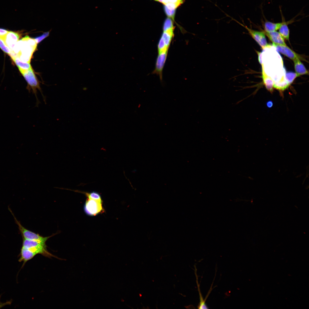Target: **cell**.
<instances>
[{
  "label": "cell",
  "mask_w": 309,
  "mask_h": 309,
  "mask_svg": "<svg viewBox=\"0 0 309 309\" xmlns=\"http://www.w3.org/2000/svg\"><path fill=\"white\" fill-rule=\"evenodd\" d=\"M282 19V24L279 29V32L284 39L289 41L290 37V31L288 26V25L293 22L294 19L286 21L285 18L280 11Z\"/></svg>",
  "instance_id": "obj_11"
},
{
  "label": "cell",
  "mask_w": 309,
  "mask_h": 309,
  "mask_svg": "<svg viewBox=\"0 0 309 309\" xmlns=\"http://www.w3.org/2000/svg\"><path fill=\"white\" fill-rule=\"evenodd\" d=\"M174 21L170 18H167L165 20L163 26V31H174L175 27Z\"/></svg>",
  "instance_id": "obj_18"
},
{
  "label": "cell",
  "mask_w": 309,
  "mask_h": 309,
  "mask_svg": "<svg viewBox=\"0 0 309 309\" xmlns=\"http://www.w3.org/2000/svg\"><path fill=\"white\" fill-rule=\"evenodd\" d=\"M8 32L7 30L0 28V38L4 40Z\"/></svg>",
  "instance_id": "obj_25"
},
{
  "label": "cell",
  "mask_w": 309,
  "mask_h": 309,
  "mask_svg": "<svg viewBox=\"0 0 309 309\" xmlns=\"http://www.w3.org/2000/svg\"><path fill=\"white\" fill-rule=\"evenodd\" d=\"M282 22L274 23L269 21H266L264 24V31L266 32L276 31L282 24Z\"/></svg>",
  "instance_id": "obj_15"
},
{
  "label": "cell",
  "mask_w": 309,
  "mask_h": 309,
  "mask_svg": "<svg viewBox=\"0 0 309 309\" xmlns=\"http://www.w3.org/2000/svg\"><path fill=\"white\" fill-rule=\"evenodd\" d=\"M168 53V51L158 53L155 68L152 72L153 74L158 75L161 80L162 79L163 71L166 62Z\"/></svg>",
  "instance_id": "obj_8"
},
{
  "label": "cell",
  "mask_w": 309,
  "mask_h": 309,
  "mask_svg": "<svg viewBox=\"0 0 309 309\" xmlns=\"http://www.w3.org/2000/svg\"><path fill=\"white\" fill-rule=\"evenodd\" d=\"M22 74L31 68L29 63L23 62L21 60L18 56L12 59Z\"/></svg>",
  "instance_id": "obj_14"
},
{
  "label": "cell",
  "mask_w": 309,
  "mask_h": 309,
  "mask_svg": "<svg viewBox=\"0 0 309 309\" xmlns=\"http://www.w3.org/2000/svg\"><path fill=\"white\" fill-rule=\"evenodd\" d=\"M196 278H197V285L198 288V290L199 292V295L200 298V303L199 305L198 306V308L199 309H208L206 304L205 303V301L204 300L203 298V297L202 296L201 294V293L200 290L199 288V284L198 282V278L196 274H195Z\"/></svg>",
  "instance_id": "obj_20"
},
{
  "label": "cell",
  "mask_w": 309,
  "mask_h": 309,
  "mask_svg": "<svg viewBox=\"0 0 309 309\" xmlns=\"http://www.w3.org/2000/svg\"><path fill=\"white\" fill-rule=\"evenodd\" d=\"M11 213L13 215L15 222L18 225L19 229L23 236V238L25 239L34 240L46 244L47 240L52 235L48 237H43L40 235L36 233L29 231L24 227L15 218L11 211L10 210Z\"/></svg>",
  "instance_id": "obj_4"
},
{
  "label": "cell",
  "mask_w": 309,
  "mask_h": 309,
  "mask_svg": "<svg viewBox=\"0 0 309 309\" xmlns=\"http://www.w3.org/2000/svg\"><path fill=\"white\" fill-rule=\"evenodd\" d=\"M226 15L228 16L227 15ZM228 16L230 17L232 20L235 21L240 25L245 28L248 31L249 34L263 49L270 46L267 42L266 35L263 31L255 30L249 28L247 26L241 24L230 16L228 15Z\"/></svg>",
  "instance_id": "obj_6"
},
{
  "label": "cell",
  "mask_w": 309,
  "mask_h": 309,
  "mask_svg": "<svg viewBox=\"0 0 309 309\" xmlns=\"http://www.w3.org/2000/svg\"><path fill=\"white\" fill-rule=\"evenodd\" d=\"M84 210L87 215H96L104 211L102 201L87 198L84 206Z\"/></svg>",
  "instance_id": "obj_5"
},
{
  "label": "cell",
  "mask_w": 309,
  "mask_h": 309,
  "mask_svg": "<svg viewBox=\"0 0 309 309\" xmlns=\"http://www.w3.org/2000/svg\"><path fill=\"white\" fill-rule=\"evenodd\" d=\"M0 48L5 53L8 54L11 52V50L6 45L4 40L0 38Z\"/></svg>",
  "instance_id": "obj_23"
},
{
  "label": "cell",
  "mask_w": 309,
  "mask_h": 309,
  "mask_svg": "<svg viewBox=\"0 0 309 309\" xmlns=\"http://www.w3.org/2000/svg\"><path fill=\"white\" fill-rule=\"evenodd\" d=\"M165 5L169 6L176 8L182 4L183 0H157Z\"/></svg>",
  "instance_id": "obj_17"
},
{
  "label": "cell",
  "mask_w": 309,
  "mask_h": 309,
  "mask_svg": "<svg viewBox=\"0 0 309 309\" xmlns=\"http://www.w3.org/2000/svg\"><path fill=\"white\" fill-rule=\"evenodd\" d=\"M295 73L298 77L304 75H308V71L305 66L299 59L293 61Z\"/></svg>",
  "instance_id": "obj_13"
},
{
  "label": "cell",
  "mask_w": 309,
  "mask_h": 309,
  "mask_svg": "<svg viewBox=\"0 0 309 309\" xmlns=\"http://www.w3.org/2000/svg\"><path fill=\"white\" fill-rule=\"evenodd\" d=\"M273 105V103L271 101H268L266 103V105L268 108H271Z\"/></svg>",
  "instance_id": "obj_26"
},
{
  "label": "cell",
  "mask_w": 309,
  "mask_h": 309,
  "mask_svg": "<svg viewBox=\"0 0 309 309\" xmlns=\"http://www.w3.org/2000/svg\"><path fill=\"white\" fill-rule=\"evenodd\" d=\"M290 85L286 81L284 76L280 81L274 82V88L280 91L287 89Z\"/></svg>",
  "instance_id": "obj_16"
},
{
  "label": "cell",
  "mask_w": 309,
  "mask_h": 309,
  "mask_svg": "<svg viewBox=\"0 0 309 309\" xmlns=\"http://www.w3.org/2000/svg\"><path fill=\"white\" fill-rule=\"evenodd\" d=\"M20 35L18 32L9 31L4 39L6 45L11 51L19 41Z\"/></svg>",
  "instance_id": "obj_10"
},
{
  "label": "cell",
  "mask_w": 309,
  "mask_h": 309,
  "mask_svg": "<svg viewBox=\"0 0 309 309\" xmlns=\"http://www.w3.org/2000/svg\"><path fill=\"white\" fill-rule=\"evenodd\" d=\"M75 192L80 193L85 195L87 198L102 201L100 195L97 192L93 191L90 193L78 190L74 191Z\"/></svg>",
  "instance_id": "obj_19"
},
{
  "label": "cell",
  "mask_w": 309,
  "mask_h": 309,
  "mask_svg": "<svg viewBox=\"0 0 309 309\" xmlns=\"http://www.w3.org/2000/svg\"><path fill=\"white\" fill-rule=\"evenodd\" d=\"M284 76L285 79L290 85L293 82L294 79L298 77L295 73L292 72L286 73Z\"/></svg>",
  "instance_id": "obj_22"
},
{
  "label": "cell",
  "mask_w": 309,
  "mask_h": 309,
  "mask_svg": "<svg viewBox=\"0 0 309 309\" xmlns=\"http://www.w3.org/2000/svg\"><path fill=\"white\" fill-rule=\"evenodd\" d=\"M22 74L27 83V89L29 92H32L35 95L37 99V104H38L39 101L37 95V90L40 91L43 96L39 82L32 68Z\"/></svg>",
  "instance_id": "obj_3"
},
{
  "label": "cell",
  "mask_w": 309,
  "mask_h": 309,
  "mask_svg": "<svg viewBox=\"0 0 309 309\" xmlns=\"http://www.w3.org/2000/svg\"><path fill=\"white\" fill-rule=\"evenodd\" d=\"M23 240L22 247L28 250L36 255L40 254L47 257L54 256L47 251L46 244L24 238Z\"/></svg>",
  "instance_id": "obj_2"
},
{
  "label": "cell",
  "mask_w": 309,
  "mask_h": 309,
  "mask_svg": "<svg viewBox=\"0 0 309 309\" xmlns=\"http://www.w3.org/2000/svg\"><path fill=\"white\" fill-rule=\"evenodd\" d=\"M164 9L165 12L167 16L174 21L176 9L166 5H165Z\"/></svg>",
  "instance_id": "obj_21"
},
{
  "label": "cell",
  "mask_w": 309,
  "mask_h": 309,
  "mask_svg": "<svg viewBox=\"0 0 309 309\" xmlns=\"http://www.w3.org/2000/svg\"><path fill=\"white\" fill-rule=\"evenodd\" d=\"M273 45L276 47L278 52L293 61L297 59L302 60H305L304 58L301 55L295 52L287 45L273 44Z\"/></svg>",
  "instance_id": "obj_7"
},
{
  "label": "cell",
  "mask_w": 309,
  "mask_h": 309,
  "mask_svg": "<svg viewBox=\"0 0 309 309\" xmlns=\"http://www.w3.org/2000/svg\"><path fill=\"white\" fill-rule=\"evenodd\" d=\"M49 34V32H45L41 36L36 37L34 39L36 41L37 43H38L44 39L48 36Z\"/></svg>",
  "instance_id": "obj_24"
},
{
  "label": "cell",
  "mask_w": 309,
  "mask_h": 309,
  "mask_svg": "<svg viewBox=\"0 0 309 309\" xmlns=\"http://www.w3.org/2000/svg\"><path fill=\"white\" fill-rule=\"evenodd\" d=\"M262 77L264 84L266 89L270 92L273 91L274 82L272 78L266 73L264 65L262 64Z\"/></svg>",
  "instance_id": "obj_12"
},
{
  "label": "cell",
  "mask_w": 309,
  "mask_h": 309,
  "mask_svg": "<svg viewBox=\"0 0 309 309\" xmlns=\"http://www.w3.org/2000/svg\"><path fill=\"white\" fill-rule=\"evenodd\" d=\"M155 0V1H157V0Z\"/></svg>",
  "instance_id": "obj_27"
},
{
  "label": "cell",
  "mask_w": 309,
  "mask_h": 309,
  "mask_svg": "<svg viewBox=\"0 0 309 309\" xmlns=\"http://www.w3.org/2000/svg\"><path fill=\"white\" fill-rule=\"evenodd\" d=\"M37 44L34 39L26 35L17 42L12 51L18 54L21 61L29 63Z\"/></svg>",
  "instance_id": "obj_1"
},
{
  "label": "cell",
  "mask_w": 309,
  "mask_h": 309,
  "mask_svg": "<svg viewBox=\"0 0 309 309\" xmlns=\"http://www.w3.org/2000/svg\"><path fill=\"white\" fill-rule=\"evenodd\" d=\"M269 39L271 41L273 44L280 45H287L284 38L279 33L276 31L266 32L263 31Z\"/></svg>",
  "instance_id": "obj_9"
}]
</instances>
